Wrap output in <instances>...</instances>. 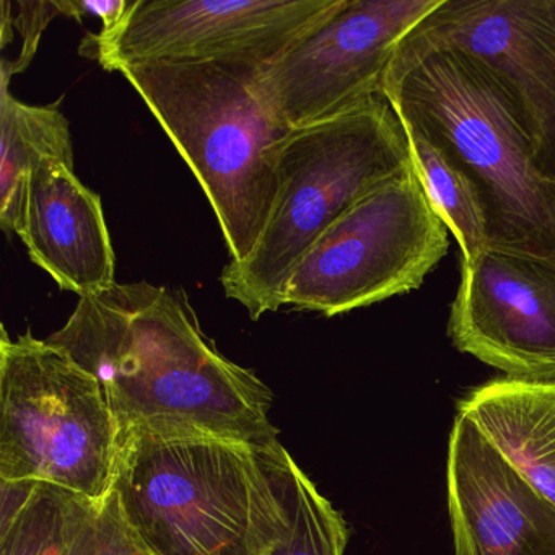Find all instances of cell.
Returning <instances> with one entry per match:
<instances>
[{
	"mask_svg": "<svg viewBox=\"0 0 555 555\" xmlns=\"http://www.w3.org/2000/svg\"><path fill=\"white\" fill-rule=\"evenodd\" d=\"M417 175L435 214L456 238L461 259L469 261L489 246L486 214L476 186L456 162L448 157L417 126L402 121Z\"/></svg>",
	"mask_w": 555,
	"mask_h": 555,
	"instance_id": "obj_16",
	"label": "cell"
},
{
	"mask_svg": "<svg viewBox=\"0 0 555 555\" xmlns=\"http://www.w3.org/2000/svg\"><path fill=\"white\" fill-rule=\"evenodd\" d=\"M67 555H152L126 518L118 493L93 505Z\"/></svg>",
	"mask_w": 555,
	"mask_h": 555,
	"instance_id": "obj_19",
	"label": "cell"
},
{
	"mask_svg": "<svg viewBox=\"0 0 555 555\" xmlns=\"http://www.w3.org/2000/svg\"><path fill=\"white\" fill-rule=\"evenodd\" d=\"M383 95L473 181L487 248L555 261V180L539 167L518 112L482 63L456 48L405 38Z\"/></svg>",
	"mask_w": 555,
	"mask_h": 555,
	"instance_id": "obj_2",
	"label": "cell"
},
{
	"mask_svg": "<svg viewBox=\"0 0 555 555\" xmlns=\"http://www.w3.org/2000/svg\"><path fill=\"white\" fill-rule=\"evenodd\" d=\"M18 15H12V27L17 28L22 35L21 56L11 64H2V70L9 76L24 73L30 66L31 60L40 47V38L48 25L56 17H63L57 0H40V2H17Z\"/></svg>",
	"mask_w": 555,
	"mask_h": 555,
	"instance_id": "obj_20",
	"label": "cell"
},
{
	"mask_svg": "<svg viewBox=\"0 0 555 555\" xmlns=\"http://www.w3.org/2000/svg\"><path fill=\"white\" fill-rule=\"evenodd\" d=\"M291 460L282 444L128 435L113 489L152 555H271L291 528Z\"/></svg>",
	"mask_w": 555,
	"mask_h": 555,
	"instance_id": "obj_3",
	"label": "cell"
},
{
	"mask_svg": "<svg viewBox=\"0 0 555 555\" xmlns=\"http://www.w3.org/2000/svg\"><path fill=\"white\" fill-rule=\"evenodd\" d=\"M443 0H344L278 60L256 69L272 115L297 129L340 115L383 93L399 44Z\"/></svg>",
	"mask_w": 555,
	"mask_h": 555,
	"instance_id": "obj_9",
	"label": "cell"
},
{
	"mask_svg": "<svg viewBox=\"0 0 555 555\" xmlns=\"http://www.w3.org/2000/svg\"><path fill=\"white\" fill-rule=\"evenodd\" d=\"M292 522L271 555H344L349 526L317 483L291 460Z\"/></svg>",
	"mask_w": 555,
	"mask_h": 555,
	"instance_id": "obj_18",
	"label": "cell"
},
{
	"mask_svg": "<svg viewBox=\"0 0 555 555\" xmlns=\"http://www.w3.org/2000/svg\"><path fill=\"white\" fill-rule=\"evenodd\" d=\"M344 0H129L112 30L87 35L80 54L105 70L147 64L278 60Z\"/></svg>",
	"mask_w": 555,
	"mask_h": 555,
	"instance_id": "obj_8",
	"label": "cell"
},
{
	"mask_svg": "<svg viewBox=\"0 0 555 555\" xmlns=\"http://www.w3.org/2000/svg\"><path fill=\"white\" fill-rule=\"evenodd\" d=\"M15 235L63 291L82 298L118 284L102 197L63 162L31 171Z\"/></svg>",
	"mask_w": 555,
	"mask_h": 555,
	"instance_id": "obj_13",
	"label": "cell"
},
{
	"mask_svg": "<svg viewBox=\"0 0 555 555\" xmlns=\"http://www.w3.org/2000/svg\"><path fill=\"white\" fill-rule=\"evenodd\" d=\"M121 428L95 376L27 331L0 340V479L38 480L92 502L112 493Z\"/></svg>",
	"mask_w": 555,
	"mask_h": 555,
	"instance_id": "obj_6",
	"label": "cell"
},
{
	"mask_svg": "<svg viewBox=\"0 0 555 555\" xmlns=\"http://www.w3.org/2000/svg\"><path fill=\"white\" fill-rule=\"evenodd\" d=\"M96 502L41 482L21 515L0 531V555H67Z\"/></svg>",
	"mask_w": 555,
	"mask_h": 555,
	"instance_id": "obj_17",
	"label": "cell"
},
{
	"mask_svg": "<svg viewBox=\"0 0 555 555\" xmlns=\"http://www.w3.org/2000/svg\"><path fill=\"white\" fill-rule=\"evenodd\" d=\"M278 194L251 255L229 262L220 284L251 320L282 307L305 253L334 222L383 184L412 170L401 119L383 93L305 128L278 149Z\"/></svg>",
	"mask_w": 555,
	"mask_h": 555,
	"instance_id": "obj_4",
	"label": "cell"
},
{
	"mask_svg": "<svg viewBox=\"0 0 555 555\" xmlns=\"http://www.w3.org/2000/svg\"><path fill=\"white\" fill-rule=\"evenodd\" d=\"M38 480L0 479V531H5L37 492Z\"/></svg>",
	"mask_w": 555,
	"mask_h": 555,
	"instance_id": "obj_22",
	"label": "cell"
},
{
	"mask_svg": "<svg viewBox=\"0 0 555 555\" xmlns=\"http://www.w3.org/2000/svg\"><path fill=\"white\" fill-rule=\"evenodd\" d=\"M48 343L99 379L128 435L207 437L281 447L274 392L204 334L184 292L149 282L79 298Z\"/></svg>",
	"mask_w": 555,
	"mask_h": 555,
	"instance_id": "obj_1",
	"label": "cell"
},
{
	"mask_svg": "<svg viewBox=\"0 0 555 555\" xmlns=\"http://www.w3.org/2000/svg\"><path fill=\"white\" fill-rule=\"evenodd\" d=\"M63 17L82 22L86 17H99L102 30H112L128 11L129 0H57Z\"/></svg>",
	"mask_w": 555,
	"mask_h": 555,
	"instance_id": "obj_21",
	"label": "cell"
},
{
	"mask_svg": "<svg viewBox=\"0 0 555 555\" xmlns=\"http://www.w3.org/2000/svg\"><path fill=\"white\" fill-rule=\"evenodd\" d=\"M448 337L506 378L555 383V261L496 248L461 259Z\"/></svg>",
	"mask_w": 555,
	"mask_h": 555,
	"instance_id": "obj_10",
	"label": "cell"
},
{
	"mask_svg": "<svg viewBox=\"0 0 555 555\" xmlns=\"http://www.w3.org/2000/svg\"><path fill=\"white\" fill-rule=\"evenodd\" d=\"M448 509L456 555H555V505L463 415L448 444Z\"/></svg>",
	"mask_w": 555,
	"mask_h": 555,
	"instance_id": "obj_12",
	"label": "cell"
},
{
	"mask_svg": "<svg viewBox=\"0 0 555 555\" xmlns=\"http://www.w3.org/2000/svg\"><path fill=\"white\" fill-rule=\"evenodd\" d=\"M457 415L555 505V383L492 379L461 399Z\"/></svg>",
	"mask_w": 555,
	"mask_h": 555,
	"instance_id": "obj_14",
	"label": "cell"
},
{
	"mask_svg": "<svg viewBox=\"0 0 555 555\" xmlns=\"http://www.w3.org/2000/svg\"><path fill=\"white\" fill-rule=\"evenodd\" d=\"M2 70L0 90V225L17 233L31 171L43 160L74 167L69 121L56 105H27L9 92Z\"/></svg>",
	"mask_w": 555,
	"mask_h": 555,
	"instance_id": "obj_15",
	"label": "cell"
},
{
	"mask_svg": "<svg viewBox=\"0 0 555 555\" xmlns=\"http://www.w3.org/2000/svg\"><path fill=\"white\" fill-rule=\"evenodd\" d=\"M448 235L412 168L324 232L292 271L282 305L333 318L417 291L447 256Z\"/></svg>",
	"mask_w": 555,
	"mask_h": 555,
	"instance_id": "obj_7",
	"label": "cell"
},
{
	"mask_svg": "<svg viewBox=\"0 0 555 555\" xmlns=\"http://www.w3.org/2000/svg\"><path fill=\"white\" fill-rule=\"evenodd\" d=\"M246 64L122 67L190 165L229 248L242 262L258 245L278 194V149L291 132L272 115Z\"/></svg>",
	"mask_w": 555,
	"mask_h": 555,
	"instance_id": "obj_5",
	"label": "cell"
},
{
	"mask_svg": "<svg viewBox=\"0 0 555 555\" xmlns=\"http://www.w3.org/2000/svg\"><path fill=\"white\" fill-rule=\"evenodd\" d=\"M408 38L476 57L505 90L555 180V0H443Z\"/></svg>",
	"mask_w": 555,
	"mask_h": 555,
	"instance_id": "obj_11",
	"label": "cell"
}]
</instances>
